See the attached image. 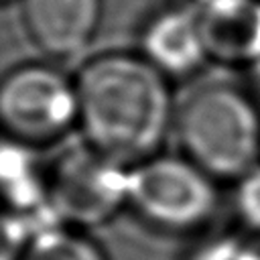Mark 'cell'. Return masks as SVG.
<instances>
[{"instance_id":"obj_8","label":"cell","mask_w":260,"mask_h":260,"mask_svg":"<svg viewBox=\"0 0 260 260\" xmlns=\"http://www.w3.org/2000/svg\"><path fill=\"white\" fill-rule=\"evenodd\" d=\"M209 55L223 59L260 53V4L252 0H213L199 12Z\"/></svg>"},{"instance_id":"obj_1","label":"cell","mask_w":260,"mask_h":260,"mask_svg":"<svg viewBox=\"0 0 260 260\" xmlns=\"http://www.w3.org/2000/svg\"><path fill=\"white\" fill-rule=\"evenodd\" d=\"M77 122L87 146L116 158L146 160L171 122L165 73L142 55L108 53L87 61L77 79Z\"/></svg>"},{"instance_id":"obj_4","label":"cell","mask_w":260,"mask_h":260,"mask_svg":"<svg viewBox=\"0 0 260 260\" xmlns=\"http://www.w3.org/2000/svg\"><path fill=\"white\" fill-rule=\"evenodd\" d=\"M0 118L4 130L18 142L55 140L77 120L75 83L53 67L20 65L2 81Z\"/></svg>"},{"instance_id":"obj_3","label":"cell","mask_w":260,"mask_h":260,"mask_svg":"<svg viewBox=\"0 0 260 260\" xmlns=\"http://www.w3.org/2000/svg\"><path fill=\"white\" fill-rule=\"evenodd\" d=\"M128 203L148 223L181 234L211 219L217 191L187 156H150L128 171Z\"/></svg>"},{"instance_id":"obj_9","label":"cell","mask_w":260,"mask_h":260,"mask_svg":"<svg viewBox=\"0 0 260 260\" xmlns=\"http://www.w3.org/2000/svg\"><path fill=\"white\" fill-rule=\"evenodd\" d=\"M18 260H108L95 242L83 234L49 230L35 236L18 254Z\"/></svg>"},{"instance_id":"obj_2","label":"cell","mask_w":260,"mask_h":260,"mask_svg":"<svg viewBox=\"0 0 260 260\" xmlns=\"http://www.w3.org/2000/svg\"><path fill=\"white\" fill-rule=\"evenodd\" d=\"M179 140L185 156L213 179H244L260 158V114L234 85L197 89L181 108Z\"/></svg>"},{"instance_id":"obj_5","label":"cell","mask_w":260,"mask_h":260,"mask_svg":"<svg viewBox=\"0 0 260 260\" xmlns=\"http://www.w3.org/2000/svg\"><path fill=\"white\" fill-rule=\"evenodd\" d=\"M55 211L77 225H95L128 203V171L116 158L85 146L63 154L49 181Z\"/></svg>"},{"instance_id":"obj_7","label":"cell","mask_w":260,"mask_h":260,"mask_svg":"<svg viewBox=\"0 0 260 260\" xmlns=\"http://www.w3.org/2000/svg\"><path fill=\"white\" fill-rule=\"evenodd\" d=\"M142 53L162 73L183 75L199 67L209 55L199 12L175 8L154 16L142 32Z\"/></svg>"},{"instance_id":"obj_6","label":"cell","mask_w":260,"mask_h":260,"mask_svg":"<svg viewBox=\"0 0 260 260\" xmlns=\"http://www.w3.org/2000/svg\"><path fill=\"white\" fill-rule=\"evenodd\" d=\"M102 16V0H22V22L32 43L51 57L87 47Z\"/></svg>"},{"instance_id":"obj_10","label":"cell","mask_w":260,"mask_h":260,"mask_svg":"<svg viewBox=\"0 0 260 260\" xmlns=\"http://www.w3.org/2000/svg\"><path fill=\"white\" fill-rule=\"evenodd\" d=\"M240 211L242 215L260 230V169H254L242 179L240 189Z\"/></svg>"}]
</instances>
